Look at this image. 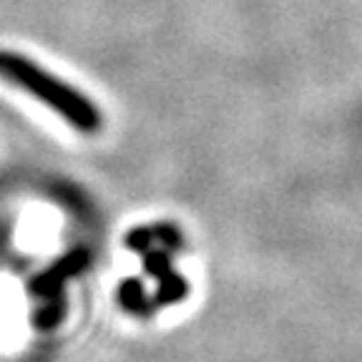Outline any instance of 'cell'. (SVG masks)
Segmentation results:
<instances>
[{
    "label": "cell",
    "instance_id": "7a4b0ae2",
    "mask_svg": "<svg viewBox=\"0 0 362 362\" xmlns=\"http://www.w3.org/2000/svg\"><path fill=\"white\" fill-rule=\"evenodd\" d=\"M83 267H86V252H74L71 257L58 262L56 267H51L45 274L35 277L33 284H30V289H33L35 294H56L63 279H66L68 274H74V272L83 269Z\"/></svg>",
    "mask_w": 362,
    "mask_h": 362
},
{
    "label": "cell",
    "instance_id": "6da1fadb",
    "mask_svg": "<svg viewBox=\"0 0 362 362\" xmlns=\"http://www.w3.org/2000/svg\"><path fill=\"white\" fill-rule=\"evenodd\" d=\"M0 76L11 81L13 86H18V88L28 90L30 96L43 101L56 113H61L63 119L74 129H78L81 134H96L101 129L98 108L81 90L63 83L61 78L48 74L45 68L35 66L30 58L21 56V53L0 51Z\"/></svg>",
    "mask_w": 362,
    "mask_h": 362
}]
</instances>
